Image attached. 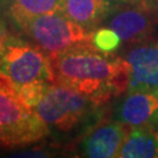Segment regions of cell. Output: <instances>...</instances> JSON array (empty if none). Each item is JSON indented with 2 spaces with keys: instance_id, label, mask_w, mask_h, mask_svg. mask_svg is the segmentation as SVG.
<instances>
[{
  "instance_id": "6da1fadb",
  "label": "cell",
  "mask_w": 158,
  "mask_h": 158,
  "mask_svg": "<svg viewBox=\"0 0 158 158\" xmlns=\"http://www.w3.org/2000/svg\"><path fill=\"white\" fill-rule=\"evenodd\" d=\"M54 83L106 103L128 90L129 72L123 57L96 48L93 42L51 57Z\"/></svg>"
},
{
  "instance_id": "7a4b0ae2",
  "label": "cell",
  "mask_w": 158,
  "mask_h": 158,
  "mask_svg": "<svg viewBox=\"0 0 158 158\" xmlns=\"http://www.w3.org/2000/svg\"><path fill=\"white\" fill-rule=\"evenodd\" d=\"M108 106L64 85H49L34 111L60 143L81 141L107 119Z\"/></svg>"
},
{
  "instance_id": "3957f363",
  "label": "cell",
  "mask_w": 158,
  "mask_h": 158,
  "mask_svg": "<svg viewBox=\"0 0 158 158\" xmlns=\"http://www.w3.org/2000/svg\"><path fill=\"white\" fill-rule=\"evenodd\" d=\"M0 132L5 148L40 141L49 131L34 109L18 96L15 87L0 74Z\"/></svg>"
},
{
  "instance_id": "277c9868",
  "label": "cell",
  "mask_w": 158,
  "mask_h": 158,
  "mask_svg": "<svg viewBox=\"0 0 158 158\" xmlns=\"http://www.w3.org/2000/svg\"><path fill=\"white\" fill-rule=\"evenodd\" d=\"M19 31L49 57L75 46L93 42V32L74 23L62 11L33 18Z\"/></svg>"
},
{
  "instance_id": "5b68a950",
  "label": "cell",
  "mask_w": 158,
  "mask_h": 158,
  "mask_svg": "<svg viewBox=\"0 0 158 158\" xmlns=\"http://www.w3.org/2000/svg\"><path fill=\"white\" fill-rule=\"evenodd\" d=\"M0 74L15 88L34 82L54 83L51 57L31 41L11 36L0 56Z\"/></svg>"
},
{
  "instance_id": "8992f818",
  "label": "cell",
  "mask_w": 158,
  "mask_h": 158,
  "mask_svg": "<svg viewBox=\"0 0 158 158\" xmlns=\"http://www.w3.org/2000/svg\"><path fill=\"white\" fill-rule=\"evenodd\" d=\"M103 23L118 34L123 42L132 45L147 40L158 27V0L119 5Z\"/></svg>"
},
{
  "instance_id": "52a82bcc",
  "label": "cell",
  "mask_w": 158,
  "mask_h": 158,
  "mask_svg": "<svg viewBox=\"0 0 158 158\" xmlns=\"http://www.w3.org/2000/svg\"><path fill=\"white\" fill-rule=\"evenodd\" d=\"M123 59L128 66V90H158V41L132 44Z\"/></svg>"
},
{
  "instance_id": "ba28073f",
  "label": "cell",
  "mask_w": 158,
  "mask_h": 158,
  "mask_svg": "<svg viewBox=\"0 0 158 158\" xmlns=\"http://www.w3.org/2000/svg\"><path fill=\"white\" fill-rule=\"evenodd\" d=\"M110 115L130 128L150 125L158 117V90L125 91L114 103Z\"/></svg>"
},
{
  "instance_id": "9c48e42d",
  "label": "cell",
  "mask_w": 158,
  "mask_h": 158,
  "mask_svg": "<svg viewBox=\"0 0 158 158\" xmlns=\"http://www.w3.org/2000/svg\"><path fill=\"white\" fill-rule=\"evenodd\" d=\"M130 127L115 119H104L79 143L80 156L89 158L118 157Z\"/></svg>"
},
{
  "instance_id": "30bf717a",
  "label": "cell",
  "mask_w": 158,
  "mask_h": 158,
  "mask_svg": "<svg viewBox=\"0 0 158 158\" xmlns=\"http://www.w3.org/2000/svg\"><path fill=\"white\" fill-rule=\"evenodd\" d=\"M119 5L114 0H63L62 12L74 23L94 32Z\"/></svg>"
},
{
  "instance_id": "8fae6325",
  "label": "cell",
  "mask_w": 158,
  "mask_h": 158,
  "mask_svg": "<svg viewBox=\"0 0 158 158\" xmlns=\"http://www.w3.org/2000/svg\"><path fill=\"white\" fill-rule=\"evenodd\" d=\"M118 157L158 158V132L150 125L130 128Z\"/></svg>"
},
{
  "instance_id": "7c38bea8",
  "label": "cell",
  "mask_w": 158,
  "mask_h": 158,
  "mask_svg": "<svg viewBox=\"0 0 158 158\" xmlns=\"http://www.w3.org/2000/svg\"><path fill=\"white\" fill-rule=\"evenodd\" d=\"M63 0H7L6 17L15 28L39 15L62 11Z\"/></svg>"
},
{
  "instance_id": "4fadbf2b",
  "label": "cell",
  "mask_w": 158,
  "mask_h": 158,
  "mask_svg": "<svg viewBox=\"0 0 158 158\" xmlns=\"http://www.w3.org/2000/svg\"><path fill=\"white\" fill-rule=\"evenodd\" d=\"M121 38L115 31L109 27H97L93 32V44L96 48L104 53L117 51L121 45Z\"/></svg>"
},
{
  "instance_id": "5bb4252c",
  "label": "cell",
  "mask_w": 158,
  "mask_h": 158,
  "mask_svg": "<svg viewBox=\"0 0 158 158\" xmlns=\"http://www.w3.org/2000/svg\"><path fill=\"white\" fill-rule=\"evenodd\" d=\"M53 83L48 82H34L29 85H21L19 88H15L18 93V96L20 97V100L28 106L29 108L34 109V107L41 101V98L44 97L46 91L48 90L49 85Z\"/></svg>"
},
{
  "instance_id": "9a60e30c",
  "label": "cell",
  "mask_w": 158,
  "mask_h": 158,
  "mask_svg": "<svg viewBox=\"0 0 158 158\" xmlns=\"http://www.w3.org/2000/svg\"><path fill=\"white\" fill-rule=\"evenodd\" d=\"M11 39V35H8L7 31H6V27L4 26V23H1L0 20V56L1 54L5 51L6 46H7V42Z\"/></svg>"
},
{
  "instance_id": "2e32d148",
  "label": "cell",
  "mask_w": 158,
  "mask_h": 158,
  "mask_svg": "<svg viewBox=\"0 0 158 158\" xmlns=\"http://www.w3.org/2000/svg\"><path fill=\"white\" fill-rule=\"evenodd\" d=\"M116 2H118L121 5H127V4H135V2H139L142 0H114Z\"/></svg>"
},
{
  "instance_id": "e0dca14e",
  "label": "cell",
  "mask_w": 158,
  "mask_h": 158,
  "mask_svg": "<svg viewBox=\"0 0 158 158\" xmlns=\"http://www.w3.org/2000/svg\"><path fill=\"white\" fill-rule=\"evenodd\" d=\"M150 127H151L152 129H155L158 132V117L156 119H155V121H153L151 124H150Z\"/></svg>"
},
{
  "instance_id": "ac0fdd59",
  "label": "cell",
  "mask_w": 158,
  "mask_h": 158,
  "mask_svg": "<svg viewBox=\"0 0 158 158\" xmlns=\"http://www.w3.org/2000/svg\"><path fill=\"white\" fill-rule=\"evenodd\" d=\"M0 148H5L4 147V142H2V136H1V132H0Z\"/></svg>"
}]
</instances>
